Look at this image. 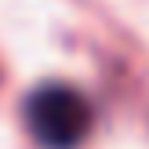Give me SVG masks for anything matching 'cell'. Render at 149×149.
Returning <instances> with one entry per match:
<instances>
[{
  "label": "cell",
  "mask_w": 149,
  "mask_h": 149,
  "mask_svg": "<svg viewBox=\"0 0 149 149\" xmlns=\"http://www.w3.org/2000/svg\"><path fill=\"white\" fill-rule=\"evenodd\" d=\"M91 124V102L69 84H44L26 98V127L44 149H77Z\"/></svg>",
  "instance_id": "6da1fadb"
}]
</instances>
